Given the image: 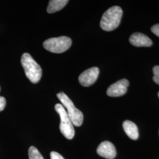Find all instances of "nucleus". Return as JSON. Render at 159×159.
<instances>
[{"instance_id":"nucleus-1","label":"nucleus","mask_w":159,"mask_h":159,"mask_svg":"<svg viewBox=\"0 0 159 159\" xmlns=\"http://www.w3.org/2000/svg\"><path fill=\"white\" fill-rule=\"evenodd\" d=\"M123 15V10L119 6L110 7L102 15L100 21L101 28L106 31H111L119 25Z\"/></svg>"},{"instance_id":"nucleus-2","label":"nucleus","mask_w":159,"mask_h":159,"mask_svg":"<svg viewBox=\"0 0 159 159\" xmlns=\"http://www.w3.org/2000/svg\"><path fill=\"white\" fill-rule=\"evenodd\" d=\"M21 63L30 81L34 84L37 83L42 76V70L40 66L29 53L23 54Z\"/></svg>"},{"instance_id":"nucleus-3","label":"nucleus","mask_w":159,"mask_h":159,"mask_svg":"<svg viewBox=\"0 0 159 159\" xmlns=\"http://www.w3.org/2000/svg\"><path fill=\"white\" fill-rule=\"evenodd\" d=\"M58 98L62 103L64 107L67 109V113L71 120L73 125L80 127L83 122V114L79 109L76 108L74 103L65 93L63 92L57 94Z\"/></svg>"},{"instance_id":"nucleus-4","label":"nucleus","mask_w":159,"mask_h":159,"mask_svg":"<svg viewBox=\"0 0 159 159\" xmlns=\"http://www.w3.org/2000/svg\"><path fill=\"white\" fill-rule=\"evenodd\" d=\"M55 109L60 117V129L61 133L67 139H72L75 134L74 126L71 120L68 117L66 109L61 104H57L55 106Z\"/></svg>"},{"instance_id":"nucleus-5","label":"nucleus","mask_w":159,"mask_h":159,"mask_svg":"<svg viewBox=\"0 0 159 159\" xmlns=\"http://www.w3.org/2000/svg\"><path fill=\"white\" fill-rule=\"evenodd\" d=\"M72 41L70 38L61 36L56 38H51L46 40L43 47L47 51L54 53H62L67 51L71 46Z\"/></svg>"},{"instance_id":"nucleus-6","label":"nucleus","mask_w":159,"mask_h":159,"mask_svg":"<svg viewBox=\"0 0 159 159\" xmlns=\"http://www.w3.org/2000/svg\"><path fill=\"white\" fill-rule=\"evenodd\" d=\"M99 74V69L91 67L86 70L80 75L79 77L80 84L84 87H89L93 84L96 81Z\"/></svg>"},{"instance_id":"nucleus-7","label":"nucleus","mask_w":159,"mask_h":159,"mask_svg":"<svg viewBox=\"0 0 159 159\" xmlns=\"http://www.w3.org/2000/svg\"><path fill=\"white\" fill-rule=\"evenodd\" d=\"M129 85L127 79L120 80L110 85L107 90V94L110 97H120L125 94Z\"/></svg>"},{"instance_id":"nucleus-8","label":"nucleus","mask_w":159,"mask_h":159,"mask_svg":"<svg viewBox=\"0 0 159 159\" xmlns=\"http://www.w3.org/2000/svg\"><path fill=\"white\" fill-rule=\"evenodd\" d=\"M97 153L99 156L107 159H114L117 153L113 144L108 141L100 143L97 149Z\"/></svg>"},{"instance_id":"nucleus-9","label":"nucleus","mask_w":159,"mask_h":159,"mask_svg":"<svg viewBox=\"0 0 159 159\" xmlns=\"http://www.w3.org/2000/svg\"><path fill=\"white\" fill-rule=\"evenodd\" d=\"M129 41L135 47H150L153 43L149 37L145 34L140 33H135L132 34L129 39Z\"/></svg>"},{"instance_id":"nucleus-10","label":"nucleus","mask_w":159,"mask_h":159,"mask_svg":"<svg viewBox=\"0 0 159 159\" xmlns=\"http://www.w3.org/2000/svg\"><path fill=\"white\" fill-rule=\"evenodd\" d=\"M123 127L125 133L131 139L137 140L139 138V130L136 124L130 120H125L123 123Z\"/></svg>"},{"instance_id":"nucleus-11","label":"nucleus","mask_w":159,"mask_h":159,"mask_svg":"<svg viewBox=\"0 0 159 159\" xmlns=\"http://www.w3.org/2000/svg\"><path fill=\"white\" fill-rule=\"evenodd\" d=\"M67 0H51L47 7V11L48 13H54L63 9L68 3Z\"/></svg>"},{"instance_id":"nucleus-12","label":"nucleus","mask_w":159,"mask_h":159,"mask_svg":"<svg viewBox=\"0 0 159 159\" xmlns=\"http://www.w3.org/2000/svg\"><path fill=\"white\" fill-rule=\"evenodd\" d=\"M29 159H44L38 149L34 146H31L29 150Z\"/></svg>"},{"instance_id":"nucleus-13","label":"nucleus","mask_w":159,"mask_h":159,"mask_svg":"<svg viewBox=\"0 0 159 159\" xmlns=\"http://www.w3.org/2000/svg\"><path fill=\"white\" fill-rule=\"evenodd\" d=\"M154 76L153 77V81L159 85V66H156L153 68Z\"/></svg>"},{"instance_id":"nucleus-14","label":"nucleus","mask_w":159,"mask_h":159,"mask_svg":"<svg viewBox=\"0 0 159 159\" xmlns=\"http://www.w3.org/2000/svg\"><path fill=\"white\" fill-rule=\"evenodd\" d=\"M50 157H51V159H65L60 154L56 152H51Z\"/></svg>"},{"instance_id":"nucleus-15","label":"nucleus","mask_w":159,"mask_h":159,"mask_svg":"<svg viewBox=\"0 0 159 159\" xmlns=\"http://www.w3.org/2000/svg\"><path fill=\"white\" fill-rule=\"evenodd\" d=\"M151 30L153 34L159 37V24L154 25L151 28Z\"/></svg>"},{"instance_id":"nucleus-16","label":"nucleus","mask_w":159,"mask_h":159,"mask_svg":"<svg viewBox=\"0 0 159 159\" xmlns=\"http://www.w3.org/2000/svg\"><path fill=\"white\" fill-rule=\"evenodd\" d=\"M6 105V98L0 96V111H2Z\"/></svg>"},{"instance_id":"nucleus-17","label":"nucleus","mask_w":159,"mask_h":159,"mask_svg":"<svg viewBox=\"0 0 159 159\" xmlns=\"http://www.w3.org/2000/svg\"><path fill=\"white\" fill-rule=\"evenodd\" d=\"M158 96H159V92L158 93Z\"/></svg>"},{"instance_id":"nucleus-18","label":"nucleus","mask_w":159,"mask_h":159,"mask_svg":"<svg viewBox=\"0 0 159 159\" xmlns=\"http://www.w3.org/2000/svg\"><path fill=\"white\" fill-rule=\"evenodd\" d=\"M0 90H1V89H0Z\"/></svg>"},{"instance_id":"nucleus-19","label":"nucleus","mask_w":159,"mask_h":159,"mask_svg":"<svg viewBox=\"0 0 159 159\" xmlns=\"http://www.w3.org/2000/svg\"></svg>"}]
</instances>
